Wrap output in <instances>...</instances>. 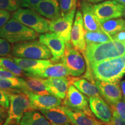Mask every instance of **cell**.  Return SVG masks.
Returning a JSON list of instances; mask_svg holds the SVG:
<instances>
[{"label":"cell","mask_w":125,"mask_h":125,"mask_svg":"<svg viewBox=\"0 0 125 125\" xmlns=\"http://www.w3.org/2000/svg\"><path fill=\"white\" fill-rule=\"evenodd\" d=\"M124 54L125 48L123 43L114 39L105 43H87L85 52L83 55L85 58L89 71H87L85 77L89 78L93 82V76L90 70L92 65Z\"/></svg>","instance_id":"cell-1"},{"label":"cell","mask_w":125,"mask_h":125,"mask_svg":"<svg viewBox=\"0 0 125 125\" xmlns=\"http://www.w3.org/2000/svg\"><path fill=\"white\" fill-rule=\"evenodd\" d=\"M90 70L96 80L119 81L125 74V54L94 64Z\"/></svg>","instance_id":"cell-2"},{"label":"cell","mask_w":125,"mask_h":125,"mask_svg":"<svg viewBox=\"0 0 125 125\" xmlns=\"http://www.w3.org/2000/svg\"><path fill=\"white\" fill-rule=\"evenodd\" d=\"M38 37V33L13 18L0 29V37L9 43L34 40Z\"/></svg>","instance_id":"cell-3"},{"label":"cell","mask_w":125,"mask_h":125,"mask_svg":"<svg viewBox=\"0 0 125 125\" xmlns=\"http://www.w3.org/2000/svg\"><path fill=\"white\" fill-rule=\"evenodd\" d=\"M12 54L18 58L30 59H49L52 56L51 51L40 41H26L17 43L12 47Z\"/></svg>","instance_id":"cell-4"},{"label":"cell","mask_w":125,"mask_h":125,"mask_svg":"<svg viewBox=\"0 0 125 125\" xmlns=\"http://www.w3.org/2000/svg\"><path fill=\"white\" fill-rule=\"evenodd\" d=\"M30 110L32 109L27 94L23 92L10 93L7 117L2 125H19L25 112Z\"/></svg>","instance_id":"cell-5"},{"label":"cell","mask_w":125,"mask_h":125,"mask_svg":"<svg viewBox=\"0 0 125 125\" xmlns=\"http://www.w3.org/2000/svg\"><path fill=\"white\" fill-rule=\"evenodd\" d=\"M12 16L38 34H45L49 31V20L34 9L19 8L13 12Z\"/></svg>","instance_id":"cell-6"},{"label":"cell","mask_w":125,"mask_h":125,"mask_svg":"<svg viewBox=\"0 0 125 125\" xmlns=\"http://www.w3.org/2000/svg\"><path fill=\"white\" fill-rule=\"evenodd\" d=\"M60 60L73 77H79L85 73V59L70 42H65L64 53Z\"/></svg>","instance_id":"cell-7"},{"label":"cell","mask_w":125,"mask_h":125,"mask_svg":"<svg viewBox=\"0 0 125 125\" xmlns=\"http://www.w3.org/2000/svg\"><path fill=\"white\" fill-rule=\"evenodd\" d=\"M88 98L73 84H70L63 101L64 105L76 111L94 116L88 105Z\"/></svg>","instance_id":"cell-8"},{"label":"cell","mask_w":125,"mask_h":125,"mask_svg":"<svg viewBox=\"0 0 125 125\" xmlns=\"http://www.w3.org/2000/svg\"><path fill=\"white\" fill-rule=\"evenodd\" d=\"M123 5L116 0H108L93 5L94 12L100 23L122 16Z\"/></svg>","instance_id":"cell-9"},{"label":"cell","mask_w":125,"mask_h":125,"mask_svg":"<svg viewBox=\"0 0 125 125\" xmlns=\"http://www.w3.org/2000/svg\"><path fill=\"white\" fill-rule=\"evenodd\" d=\"M39 41L51 51L52 62H56L60 61L65 48V42L62 37L55 33L46 32L39 36Z\"/></svg>","instance_id":"cell-10"},{"label":"cell","mask_w":125,"mask_h":125,"mask_svg":"<svg viewBox=\"0 0 125 125\" xmlns=\"http://www.w3.org/2000/svg\"><path fill=\"white\" fill-rule=\"evenodd\" d=\"M85 31L82 12L78 9L75 14L74 22L72 27L70 42L76 49L83 54L86 48L85 37Z\"/></svg>","instance_id":"cell-11"},{"label":"cell","mask_w":125,"mask_h":125,"mask_svg":"<svg viewBox=\"0 0 125 125\" xmlns=\"http://www.w3.org/2000/svg\"><path fill=\"white\" fill-rule=\"evenodd\" d=\"M100 94L108 104L111 105L122 99V93L120 87V81L107 82L100 80L95 81Z\"/></svg>","instance_id":"cell-12"},{"label":"cell","mask_w":125,"mask_h":125,"mask_svg":"<svg viewBox=\"0 0 125 125\" xmlns=\"http://www.w3.org/2000/svg\"><path fill=\"white\" fill-rule=\"evenodd\" d=\"M74 16L75 13H71L49 21V31L62 37L65 42H70Z\"/></svg>","instance_id":"cell-13"},{"label":"cell","mask_w":125,"mask_h":125,"mask_svg":"<svg viewBox=\"0 0 125 125\" xmlns=\"http://www.w3.org/2000/svg\"><path fill=\"white\" fill-rule=\"evenodd\" d=\"M25 93L29 96L32 110L51 109L62 105V100L51 94H37L30 92H27Z\"/></svg>","instance_id":"cell-14"},{"label":"cell","mask_w":125,"mask_h":125,"mask_svg":"<svg viewBox=\"0 0 125 125\" xmlns=\"http://www.w3.org/2000/svg\"><path fill=\"white\" fill-rule=\"evenodd\" d=\"M89 104L92 113L100 120L103 125H105L110 122L112 118L111 108L101 97H89Z\"/></svg>","instance_id":"cell-15"},{"label":"cell","mask_w":125,"mask_h":125,"mask_svg":"<svg viewBox=\"0 0 125 125\" xmlns=\"http://www.w3.org/2000/svg\"><path fill=\"white\" fill-rule=\"evenodd\" d=\"M43 81L51 94L61 100L64 99L68 87L71 84L69 76L46 78L43 79Z\"/></svg>","instance_id":"cell-16"},{"label":"cell","mask_w":125,"mask_h":125,"mask_svg":"<svg viewBox=\"0 0 125 125\" xmlns=\"http://www.w3.org/2000/svg\"><path fill=\"white\" fill-rule=\"evenodd\" d=\"M84 28L87 31H104L101 23L95 15L93 5L86 0L81 4Z\"/></svg>","instance_id":"cell-17"},{"label":"cell","mask_w":125,"mask_h":125,"mask_svg":"<svg viewBox=\"0 0 125 125\" xmlns=\"http://www.w3.org/2000/svg\"><path fill=\"white\" fill-rule=\"evenodd\" d=\"M13 62L25 72V74H32L42 71L53 64L49 59H30L13 57Z\"/></svg>","instance_id":"cell-18"},{"label":"cell","mask_w":125,"mask_h":125,"mask_svg":"<svg viewBox=\"0 0 125 125\" xmlns=\"http://www.w3.org/2000/svg\"><path fill=\"white\" fill-rule=\"evenodd\" d=\"M61 108L69 118L70 123L74 125H103L94 116H90L82 112L76 111L67 106L62 105Z\"/></svg>","instance_id":"cell-19"},{"label":"cell","mask_w":125,"mask_h":125,"mask_svg":"<svg viewBox=\"0 0 125 125\" xmlns=\"http://www.w3.org/2000/svg\"><path fill=\"white\" fill-rule=\"evenodd\" d=\"M69 75V73L62 62L52 64L47 67L45 69L37 73L32 74H25V76H31L38 78H49L67 77Z\"/></svg>","instance_id":"cell-20"},{"label":"cell","mask_w":125,"mask_h":125,"mask_svg":"<svg viewBox=\"0 0 125 125\" xmlns=\"http://www.w3.org/2000/svg\"><path fill=\"white\" fill-rule=\"evenodd\" d=\"M34 10L49 20H56L62 16L58 1H41Z\"/></svg>","instance_id":"cell-21"},{"label":"cell","mask_w":125,"mask_h":125,"mask_svg":"<svg viewBox=\"0 0 125 125\" xmlns=\"http://www.w3.org/2000/svg\"><path fill=\"white\" fill-rule=\"evenodd\" d=\"M71 84L74 85L78 90L89 97H101L98 87L95 83L90 82L84 78H78L77 77L70 78Z\"/></svg>","instance_id":"cell-22"},{"label":"cell","mask_w":125,"mask_h":125,"mask_svg":"<svg viewBox=\"0 0 125 125\" xmlns=\"http://www.w3.org/2000/svg\"><path fill=\"white\" fill-rule=\"evenodd\" d=\"M0 89L24 93L28 91L25 79L18 76L12 78H0Z\"/></svg>","instance_id":"cell-23"},{"label":"cell","mask_w":125,"mask_h":125,"mask_svg":"<svg viewBox=\"0 0 125 125\" xmlns=\"http://www.w3.org/2000/svg\"><path fill=\"white\" fill-rule=\"evenodd\" d=\"M60 106L51 109H41L40 111L52 124L65 125L70 123L69 118Z\"/></svg>","instance_id":"cell-24"},{"label":"cell","mask_w":125,"mask_h":125,"mask_svg":"<svg viewBox=\"0 0 125 125\" xmlns=\"http://www.w3.org/2000/svg\"><path fill=\"white\" fill-rule=\"evenodd\" d=\"M19 125H52L44 115L36 110H30L23 115Z\"/></svg>","instance_id":"cell-25"},{"label":"cell","mask_w":125,"mask_h":125,"mask_svg":"<svg viewBox=\"0 0 125 125\" xmlns=\"http://www.w3.org/2000/svg\"><path fill=\"white\" fill-rule=\"evenodd\" d=\"M100 23L104 32L111 36L125 31V20L122 18L111 19Z\"/></svg>","instance_id":"cell-26"},{"label":"cell","mask_w":125,"mask_h":125,"mask_svg":"<svg viewBox=\"0 0 125 125\" xmlns=\"http://www.w3.org/2000/svg\"><path fill=\"white\" fill-rule=\"evenodd\" d=\"M25 81L27 83V92H32L37 94H50L47 89V87L42 78L27 76V78L25 79Z\"/></svg>","instance_id":"cell-27"},{"label":"cell","mask_w":125,"mask_h":125,"mask_svg":"<svg viewBox=\"0 0 125 125\" xmlns=\"http://www.w3.org/2000/svg\"><path fill=\"white\" fill-rule=\"evenodd\" d=\"M85 40L87 43H105L112 40V37L104 31H85Z\"/></svg>","instance_id":"cell-28"},{"label":"cell","mask_w":125,"mask_h":125,"mask_svg":"<svg viewBox=\"0 0 125 125\" xmlns=\"http://www.w3.org/2000/svg\"><path fill=\"white\" fill-rule=\"evenodd\" d=\"M0 67L10 71L16 76L25 75V72L13 62V59L0 57Z\"/></svg>","instance_id":"cell-29"},{"label":"cell","mask_w":125,"mask_h":125,"mask_svg":"<svg viewBox=\"0 0 125 125\" xmlns=\"http://www.w3.org/2000/svg\"><path fill=\"white\" fill-rule=\"evenodd\" d=\"M78 0H59L61 16H65L75 13Z\"/></svg>","instance_id":"cell-30"},{"label":"cell","mask_w":125,"mask_h":125,"mask_svg":"<svg viewBox=\"0 0 125 125\" xmlns=\"http://www.w3.org/2000/svg\"><path fill=\"white\" fill-rule=\"evenodd\" d=\"M21 7V0H0V9L15 12Z\"/></svg>","instance_id":"cell-31"},{"label":"cell","mask_w":125,"mask_h":125,"mask_svg":"<svg viewBox=\"0 0 125 125\" xmlns=\"http://www.w3.org/2000/svg\"><path fill=\"white\" fill-rule=\"evenodd\" d=\"M112 112H115L116 114L125 119V100H121L114 104L110 105Z\"/></svg>","instance_id":"cell-32"},{"label":"cell","mask_w":125,"mask_h":125,"mask_svg":"<svg viewBox=\"0 0 125 125\" xmlns=\"http://www.w3.org/2000/svg\"><path fill=\"white\" fill-rule=\"evenodd\" d=\"M11 51L12 48L9 42L0 37V56H8Z\"/></svg>","instance_id":"cell-33"},{"label":"cell","mask_w":125,"mask_h":125,"mask_svg":"<svg viewBox=\"0 0 125 125\" xmlns=\"http://www.w3.org/2000/svg\"><path fill=\"white\" fill-rule=\"evenodd\" d=\"M9 94L8 91L0 89V106L7 109L9 107Z\"/></svg>","instance_id":"cell-34"},{"label":"cell","mask_w":125,"mask_h":125,"mask_svg":"<svg viewBox=\"0 0 125 125\" xmlns=\"http://www.w3.org/2000/svg\"><path fill=\"white\" fill-rule=\"evenodd\" d=\"M42 0H21V7L24 8L35 9Z\"/></svg>","instance_id":"cell-35"},{"label":"cell","mask_w":125,"mask_h":125,"mask_svg":"<svg viewBox=\"0 0 125 125\" xmlns=\"http://www.w3.org/2000/svg\"><path fill=\"white\" fill-rule=\"evenodd\" d=\"M10 14L9 11L0 9V29L10 20Z\"/></svg>","instance_id":"cell-36"},{"label":"cell","mask_w":125,"mask_h":125,"mask_svg":"<svg viewBox=\"0 0 125 125\" xmlns=\"http://www.w3.org/2000/svg\"><path fill=\"white\" fill-rule=\"evenodd\" d=\"M105 125H125V119L120 117L115 112H112V118L111 122Z\"/></svg>","instance_id":"cell-37"},{"label":"cell","mask_w":125,"mask_h":125,"mask_svg":"<svg viewBox=\"0 0 125 125\" xmlns=\"http://www.w3.org/2000/svg\"><path fill=\"white\" fill-rule=\"evenodd\" d=\"M16 76L10 71L0 67V78H12Z\"/></svg>","instance_id":"cell-38"},{"label":"cell","mask_w":125,"mask_h":125,"mask_svg":"<svg viewBox=\"0 0 125 125\" xmlns=\"http://www.w3.org/2000/svg\"><path fill=\"white\" fill-rule=\"evenodd\" d=\"M111 37L112 39L116 40L122 42L125 48V31H121V32H118V33L114 34V35H112Z\"/></svg>","instance_id":"cell-39"},{"label":"cell","mask_w":125,"mask_h":125,"mask_svg":"<svg viewBox=\"0 0 125 125\" xmlns=\"http://www.w3.org/2000/svg\"><path fill=\"white\" fill-rule=\"evenodd\" d=\"M7 117V108L0 106V125H2Z\"/></svg>","instance_id":"cell-40"},{"label":"cell","mask_w":125,"mask_h":125,"mask_svg":"<svg viewBox=\"0 0 125 125\" xmlns=\"http://www.w3.org/2000/svg\"><path fill=\"white\" fill-rule=\"evenodd\" d=\"M120 85L121 87V90L122 95L123 96V100H125V80L121 81L120 82Z\"/></svg>","instance_id":"cell-41"},{"label":"cell","mask_w":125,"mask_h":125,"mask_svg":"<svg viewBox=\"0 0 125 125\" xmlns=\"http://www.w3.org/2000/svg\"><path fill=\"white\" fill-rule=\"evenodd\" d=\"M86 1L91 3V4H96V3L102 2V1H105V0H86Z\"/></svg>","instance_id":"cell-42"},{"label":"cell","mask_w":125,"mask_h":125,"mask_svg":"<svg viewBox=\"0 0 125 125\" xmlns=\"http://www.w3.org/2000/svg\"><path fill=\"white\" fill-rule=\"evenodd\" d=\"M116 1L123 5H125V0H116Z\"/></svg>","instance_id":"cell-43"},{"label":"cell","mask_w":125,"mask_h":125,"mask_svg":"<svg viewBox=\"0 0 125 125\" xmlns=\"http://www.w3.org/2000/svg\"><path fill=\"white\" fill-rule=\"evenodd\" d=\"M122 16L125 19V5H123V13H122Z\"/></svg>","instance_id":"cell-44"},{"label":"cell","mask_w":125,"mask_h":125,"mask_svg":"<svg viewBox=\"0 0 125 125\" xmlns=\"http://www.w3.org/2000/svg\"><path fill=\"white\" fill-rule=\"evenodd\" d=\"M52 125H70V123H68V124H65V125H56V124H52Z\"/></svg>","instance_id":"cell-45"},{"label":"cell","mask_w":125,"mask_h":125,"mask_svg":"<svg viewBox=\"0 0 125 125\" xmlns=\"http://www.w3.org/2000/svg\"><path fill=\"white\" fill-rule=\"evenodd\" d=\"M42 1H45V0H42ZM51 1H58V0H51Z\"/></svg>","instance_id":"cell-46"},{"label":"cell","mask_w":125,"mask_h":125,"mask_svg":"<svg viewBox=\"0 0 125 125\" xmlns=\"http://www.w3.org/2000/svg\"></svg>","instance_id":"cell-47"},{"label":"cell","mask_w":125,"mask_h":125,"mask_svg":"<svg viewBox=\"0 0 125 125\" xmlns=\"http://www.w3.org/2000/svg\"></svg>","instance_id":"cell-48"}]
</instances>
